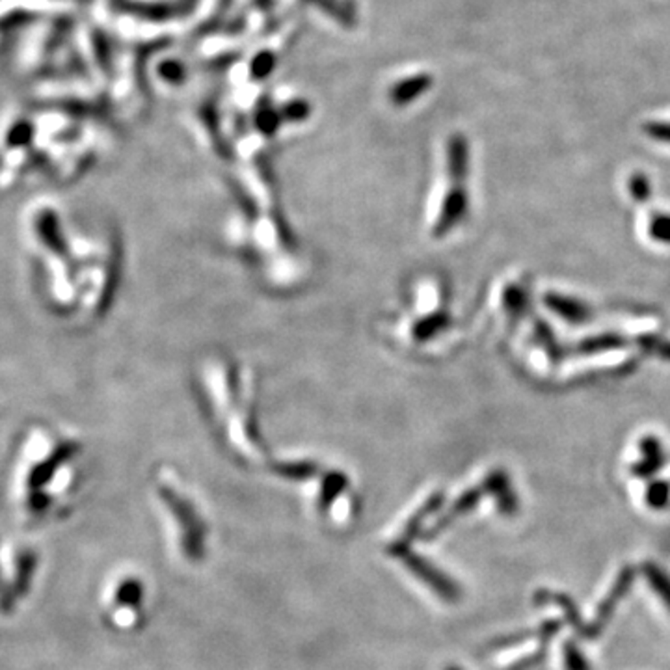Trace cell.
Returning <instances> with one entry per match:
<instances>
[{
    "instance_id": "4fadbf2b",
    "label": "cell",
    "mask_w": 670,
    "mask_h": 670,
    "mask_svg": "<svg viewBox=\"0 0 670 670\" xmlns=\"http://www.w3.org/2000/svg\"><path fill=\"white\" fill-rule=\"evenodd\" d=\"M445 670H459V668H455V666H451V668H445Z\"/></svg>"
},
{
    "instance_id": "6da1fadb",
    "label": "cell",
    "mask_w": 670,
    "mask_h": 670,
    "mask_svg": "<svg viewBox=\"0 0 670 670\" xmlns=\"http://www.w3.org/2000/svg\"><path fill=\"white\" fill-rule=\"evenodd\" d=\"M21 241L43 310L68 327L103 317L116 287L118 248L63 202L34 200L21 216Z\"/></svg>"
},
{
    "instance_id": "9c48e42d",
    "label": "cell",
    "mask_w": 670,
    "mask_h": 670,
    "mask_svg": "<svg viewBox=\"0 0 670 670\" xmlns=\"http://www.w3.org/2000/svg\"><path fill=\"white\" fill-rule=\"evenodd\" d=\"M648 235L656 243L670 244V214H654L648 224Z\"/></svg>"
},
{
    "instance_id": "52a82bcc",
    "label": "cell",
    "mask_w": 670,
    "mask_h": 670,
    "mask_svg": "<svg viewBox=\"0 0 670 670\" xmlns=\"http://www.w3.org/2000/svg\"><path fill=\"white\" fill-rule=\"evenodd\" d=\"M428 84H430V79L425 77V75H418V77H412V79H408L404 82H399L395 86V90H393V101L399 103V104L414 101L416 97H419L428 88Z\"/></svg>"
},
{
    "instance_id": "8fae6325",
    "label": "cell",
    "mask_w": 670,
    "mask_h": 670,
    "mask_svg": "<svg viewBox=\"0 0 670 670\" xmlns=\"http://www.w3.org/2000/svg\"><path fill=\"white\" fill-rule=\"evenodd\" d=\"M644 133L646 136H650L652 140L670 144V123L666 121H652L644 125Z\"/></svg>"
},
{
    "instance_id": "7c38bea8",
    "label": "cell",
    "mask_w": 670,
    "mask_h": 670,
    "mask_svg": "<svg viewBox=\"0 0 670 670\" xmlns=\"http://www.w3.org/2000/svg\"><path fill=\"white\" fill-rule=\"evenodd\" d=\"M272 66H274V56L265 53L261 56H257V60L253 62V66H252V71L255 73V77H267L270 73Z\"/></svg>"
},
{
    "instance_id": "7a4b0ae2",
    "label": "cell",
    "mask_w": 670,
    "mask_h": 670,
    "mask_svg": "<svg viewBox=\"0 0 670 670\" xmlns=\"http://www.w3.org/2000/svg\"><path fill=\"white\" fill-rule=\"evenodd\" d=\"M84 445L73 430L47 421L29 423L17 438L12 460L13 501L29 516L62 509L77 490Z\"/></svg>"
},
{
    "instance_id": "5b68a950",
    "label": "cell",
    "mask_w": 670,
    "mask_h": 670,
    "mask_svg": "<svg viewBox=\"0 0 670 670\" xmlns=\"http://www.w3.org/2000/svg\"><path fill=\"white\" fill-rule=\"evenodd\" d=\"M440 503H442V493H434V495H430L428 497V500L412 514V516H409L408 517V520H406V524H404V527H402V531H401V536H399V540H397V546H406L408 542H409V540H412L414 538V534L418 533V529H419V525L423 524V520H425V517L426 516H430L432 512H434L438 507H440Z\"/></svg>"
},
{
    "instance_id": "ba28073f",
    "label": "cell",
    "mask_w": 670,
    "mask_h": 670,
    "mask_svg": "<svg viewBox=\"0 0 670 670\" xmlns=\"http://www.w3.org/2000/svg\"><path fill=\"white\" fill-rule=\"evenodd\" d=\"M347 486V479H344V475H339V473H332L328 475L327 479H324L322 486H320V495H318V507L320 509H328L327 505H330V501L334 500V497Z\"/></svg>"
},
{
    "instance_id": "277c9868",
    "label": "cell",
    "mask_w": 670,
    "mask_h": 670,
    "mask_svg": "<svg viewBox=\"0 0 670 670\" xmlns=\"http://www.w3.org/2000/svg\"><path fill=\"white\" fill-rule=\"evenodd\" d=\"M389 553H392L397 558H401L404 567L409 572H412L416 577H419L421 583H425V585L430 591H434L442 600L455 601L459 598V587L455 585V583H452L443 572H440L438 568L432 567L428 560H425L423 557L412 555L408 551L406 546H397V544L389 548Z\"/></svg>"
},
{
    "instance_id": "8992f818",
    "label": "cell",
    "mask_w": 670,
    "mask_h": 670,
    "mask_svg": "<svg viewBox=\"0 0 670 670\" xmlns=\"http://www.w3.org/2000/svg\"><path fill=\"white\" fill-rule=\"evenodd\" d=\"M546 304L563 318L570 322H583L589 318V308L583 304V302H577L574 298H565V296H557V294H548L546 296Z\"/></svg>"
},
{
    "instance_id": "30bf717a",
    "label": "cell",
    "mask_w": 670,
    "mask_h": 670,
    "mask_svg": "<svg viewBox=\"0 0 670 670\" xmlns=\"http://www.w3.org/2000/svg\"><path fill=\"white\" fill-rule=\"evenodd\" d=\"M630 192L635 202H648V198H650V181L644 174H633L630 179Z\"/></svg>"
},
{
    "instance_id": "3957f363",
    "label": "cell",
    "mask_w": 670,
    "mask_h": 670,
    "mask_svg": "<svg viewBox=\"0 0 670 670\" xmlns=\"http://www.w3.org/2000/svg\"><path fill=\"white\" fill-rule=\"evenodd\" d=\"M159 493L162 501L170 507L171 514L176 516L178 525L181 527V546L188 558H200L205 551V524L181 493L174 488H170L166 483L159 486Z\"/></svg>"
}]
</instances>
